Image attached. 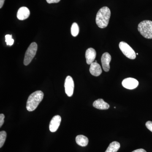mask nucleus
<instances>
[{
	"label": "nucleus",
	"instance_id": "obj_5",
	"mask_svg": "<svg viewBox=\"0 0 152 152\" xmlns=\"http://www.w3.org/2000/svg\"><path fill=\"white\" fill-rule=\"evenodd\" d=\"M121 50L123 53L130 59H134L136 57V54L134 50L127 43L121 42L119 45Z\"/></svg>",
	"mask_w": 152,
	"mask_h": 152
},
{
	"label": "nucleus",
	"instance_id": "obj_14",
	"mask_svg": "<svg viewBox=\"0 0 152 152\" xmlns=\"http://www.w3.org/2000/svg\"><path fill=\"white\" fill-rule=\"evenodd\" d=\"M76 142L80 146H86L88 143V139L86 136L79 135L76 137Z\"/></svg>",
	"mask_w": 152,
	"mask_h": 152
},
{
	"label": "nucleus",
	"instance_id": "obj_18",
	"mask_svg": "<svg viewBox=\"0 0 152 152\" xmlns=\"http://www.w3.org/2000/svg\"><path fill=\"white\" fill-rule=\"evenodd\" d=\"M5 42L7 45L12 46L13 45L14 40L12 38L11 35L7 34L5 36Z\"/></svg>",
	"mask_w": 152,
	"mask_h": 152
},
{
	"label": "nucleus",
	"instance_id": "obj_3",
	"mask_svg": "<svg viewBox=\"0 0 152 152\" xmlns=\"http://www.w3.org/2000/svg\"><path fill=\"white\" fill-rule=\"evenodd\" d=\"M138 30L144 37L148 39H152V21L144 20L139 24Z\"/></svg>",
	"mask_w": 152,
	"mask_h": 152
},
{
	"label": "nucleus",
	"instance_id": "obj_12",
	"mask_svg": "<svg viewBox=\"0 0 152 152\" xmlns=\"http://www.w3.org/2000/svg\"><path fill=\"white\" fill-rule=\"evenodd\" d=\"M90 72L92 75L98 77L102 73V69L101 66L97 62H93L91 64Z\"/></svg>",
	"mask_w": 152,
	"mask_h": 152
},
{
	"label": "nucleus",
	"instance_id": "obj_6",
	"mask_svg": "<svg viewBox=\"0 0 152 152\" xmlns=\"http://www.w3.org/2000/svg\"><path fill=\"white\" fill-rule=\"evenodd\" d=\"M74 82L72 78L70 76L66 77L65 81L64 87L65 93L69 97H71L74 93Z\"/></svg>",
	"mask_w": 152,
	"mask_h": 152
},
{
	"label": "nucleus",
	"instance_id": "obj_11",
	"mask_svg": "<svg viewBox=\"0 0 152 152\" xmlns=\"http://www.w3.org/2000/svg\"><path fill=\"white\" fill-rule=\"evenodd\" d=\"M30 12L29 9L26 7H22L18 10L17 16L18 19L23 20L29 17Z\"/></svg>",
	"mask_w": 152,
	"mask_h": 152
},
{
	"label": "nucleus",
	"instance_id": "obj_13",
	"mask_svg": "<svg viewBox=\"0 0 152 152\" xmlns=\"http://www.w3.org/2000/svg\"><path fill=\"white\" fill-rule=\"evenodd\" d=\"M93 106L96 108L101 110H107L110 107V105L105 102L102 99H98L94 101Z\"/></svg>",
	"mask_w": 152,
	"mask_h": 152
},
{
	"label": "nucleus",
	"instance_id": "obj_20",
	"mask_svg": "<svg viewBox=\"0 0 152 152\" xmlns=\"http://www.w3.org/2000/svg\"><path fill=\"white\" fill-rule=\"evenodd\" d=\"M4 114H1L0 115V127H1L3 124H4Z\"/></svg>",
	"mask_w": 152,
	"mask_h": 152
},
{
	"label": "nucleus",
	"instance_id": "obj_4",
	"mask_svg": "<svg viewBox=\"0 0 152 152\" xmlns=\"http://www.w3.org/2000/svg\"><path fill=\"white\" fill-rule=\"evenodd\" d=\"M37 48V45L35 42L32 43L30 45L25 54L24 59V64L25 66L28 65L31 62L36 55Z\"/></svg>",
	"mask_w": 152,
	"mask_h": 152
},
{
	"label": "nucleus",
	"instance_id": "obj_7",
	"mask_svg": "<svg viewBox=\"0 0 152 152\" xmlns=\"http://www.w3.org/2000/svg\"><path fill=\"white\" fill-rule=\"evenodd\" d=\"M122 84L124 88L132 90L138 86L139 82L135 79L127 78L123 80Z\"/></svg>",
	"mask_w": 152,
	"mask_h": 152
},
{
	"label": "nucleus",
	"instance_id": "obj_21",
	"mask_svg": "<svg viewBox=\"0 0 152 152\" xmlns=\"http://www.w3.org/2000/svg\"><path fill=\"white\" fill-rule=\"evenodd\" d=\"M61 0H46L48 4L52 3H58Z\"/></svg>",
	"mask_w": 152,
	"mask_h": 152
},
{
	"label": "nucleus",
	"instance_id": "obj_9",
	"mask_svg": "<svg viewBox=\"0 0 152 152\" xmlns=\"http://www.w3.org/2000/svg\"><path fill=\"white\" fill-rule=\"evenodd\" d=\"M61 121V118L60 115H57L53 117L50 122L49 129L52 132H55L58 129Z\"/></svg>",
	"mask_w": 152,
	"mask_h": 152
},
{
	"label": "nucleus",
	"instance_id": "obj_8",
	"mask_svg": "<svg viewBox=\"0 0 152 152\" xmlns=\"http://www.w3.org/2000/svg\"><path fill=\"white\" fill-rule=\"evenodd\" d=\"M111 61V56L108 53H105L102 56L101 58L102 66L104 70L108 72L110 70V64Z\"/></svg>",
	"mask_w": 152,
	"mask_h": 152
},
{
	"label": "nucleus",
	"instance_id": "obj_15",
	"mask_svg": "<svg viewBox=\"0 0 152 152\" xmlns=\"http://www.w3.org/2000/svg\"><path fill=\"white\" fill-rule=\"evenodd\" d=\"M121 147L118 142L114 141L112 142L109 145L105 152H117L119 149Z\"/></svg>",
	"mask_w": 152,
	"mask_h": 152
},
{
	"label": "nucleus",
	"instance_id": "obj_2",
	"mask_svg": "<svg viewBox=\"0 0 152 152\" xmlns=\"http://www.w3.org/2000/svg\"><path fill=\"white\" fill-rule=\"evenodd\" d=\"M44 94L42 91H37L30 95L26 103V109L28 111L34 110L42 100Z\"/></svg>",
	"mask_w": 152,
	"mask_h": 152
},
{
	"label": "nucleus",
	"instance_id": "obj_1",
	"mask_svg": "<svg viewBox=\"0 0 152 152\" xmlns=\"http://www.w3.org/2000/svg\"><path fill=\"white\" fill-rule=\"evenodd\" d=\"M111 12L107 7H103L98 11L96 16V23L99 28H104L107 26L110 18Z\"/></svg>",
	"mask_w": 152,
	"mask_h": 152
},
{
	"label": "nucleus",
	"instance_id": "obj_17",
	"mask_svg": "<svg viewBox=\"0 0 152 152\" xmlns=\"http://www.w3.org/2000/svg\"><path fill=\"white\" fill-rule=\"evenodd\" d=\"M7 137V133L5 131L0 132V148H1L4 145Z\"/></svg>",
	"mask_w": 152,
	"mask_h": 152
},
{
	"label": "nucleus",
	"instance_id": "obj_22",
	"mask_svg": "<svg viewBox=\"0 0 152 152\" xmlns=\"http://www.w3.org/2000/svg\"><path fill=\"white\" fill-rule=\"evenodd\" d=\"M132 152H147L145 150L143 149H139L135 150Z\"/></svg>",
	"mask_w": 152,
	"mask_h": 152
},
{
	"label": "nucleus",
	"instance_id": "obj_16",
	"mask_svg": "<svg viewBox=\"0 0 152 152\" xmlns=\"http://www.w3.org/2000/svg\"><path fill=\"white\" fill-rule=\"evenodd\" d=\"M71 34L74 37H77L79 33L78 25L76 23H74L71 27Z\"/></svg>",
	"mask_w": 152,
	"mask_h": 152
},
{
	"label": "nucleus",
	"instance_id": "obj_19",
	"mask_svg": "<svg viewBox=\"0 0 152 152\" xmlns=\"http://www.w3.org/2000/svg\"><path fill=\"white\" fill-rule=\"evenodd\" d=\"M145 125L147 129L152 132V121H148L147 122Z\"/></svg>",
	"mask_w": 152,
	"mask_h": 152
},
{
	"label": "nucleus",
	"instance_id": "obj_23",
	"mask_svg": "<svg viewBox=\"0 0 152 152\" xmlns=\"http://www.w3.org/2000/svg\"><path fill=\"white\" fill-rule=\"evenodd\" d=\"M5 0H0V8H2L4 3Z\"/></svg>",
	"mask_w": 152,
	"mask_h": 152
},
{
	"label": "nucleus",
	"instance_id": "obj_10",
	"mask_svg": "<svg viewBox=\"0 0 152 152\" xmlns=\"http://www.w3.org/2000/svg\"><path fill=\"white\" fill-rule=\"evenodd\" d=\"M96 56V53L95 49L93 48H89L87 50L86 53V62L88 65H91L94 62Z\"/></svg>",
	"mask_w": 152,
	"mask_h": 152
}]
</instances>
